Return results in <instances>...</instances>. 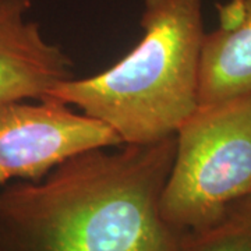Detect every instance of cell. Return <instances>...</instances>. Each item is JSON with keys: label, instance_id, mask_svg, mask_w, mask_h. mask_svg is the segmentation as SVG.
Wrapping results in <instances>:
<instances>
[{"label": "cell", "instance_id": "obj_6", "mask_svg": "<svg viewBox=\"0 0 251 251\" xmlns=\"http://www.w3.org/2000/svg\"><path fill=\"white\" fill-rule=\"evenodd\" d=\"M219 27L205 32L198 105L251 95V0L218 6Z\"/></svg>", "mask_w": 251, "mask_h": 251}, {"label": "cell", "instance_id": "obj_7", "mask_svg": "<svg viewBox=\"0 0 251 251\" xmlns=\"http://www.w3.org/2000/svg\"><path fill=\"white\" fill-rule=\"evenodd\" d=\"M179 251H251V193L212 224L181 233Z\"/></svg>", "mask_w": 251, "mask_h": 251}, {"label": "cell", "instance_id": "obj_5", "mask_svg": "<svg viewBox=\"0 0 251 251\" xmlns=\"http://www.w3.org/2000/svg\"><path fill=\"white\" fill-rule=\"evenodd\" d=\"M34 0H0V106L50 97L74 78L73 60L28 20Z\"/></svg>", "mask_w": 251, "mask_h": 251}, {"label": "cell", "instance_id": "obj_3", "mask_svg": "<svg viewBox=\"0 0 251 251\" xmlns=\"http://www.w3.org/2000/svg\"><path fill=\"white\" fill-rule=\"evenodd\" d=\"M175 137L159 211L184 233L212 224L251 193V95L198 105Z\"/></svg>", "mask_w": 251, "mask_h": 251}, {"label": "cell", "instance_id": "obj_2", "mask_svg": "<svg viewBox=\"0 0 251 251\" xmlns=\"http://www.w3.org/2000/svg\"><path fill=\"white\" fill-rule=\"evenodd\" d=\"M143 36L112 67L50 94L113 130L122 144L176 134L198 108L202 0H143Z\"/></svg>", "mask_w": 251, "mask_h": 251}, {"label": "cell", "instance_id": "obj_1", "mask_svg": "<svg viewBox=\"0 0 251 251\" xmlns=\"http://www.w3.org/2000/svg\"><path fill=\"white\" fill-rule=\"evenodd\" d=\"M175 150V135L94 148L1 187L0 251H179L159 211Z\"/></svg>", "mask_w": 251, "mask_h": 251}, {"label": "cell", "instance_id": "obj_4", "mask_svg": "<svg viewBox=\"0 0 251 251\" xmlns=\"http://www.w3.org/2000/svg\"><path fill=\"white\" fill-rule=\"evenodd\" d=\"M108 126L53 97L0 106V188L39 180L73 155L120 145Z\"/></svg>", "mask_w": 251, "mask_h": 251}]
</instances>
